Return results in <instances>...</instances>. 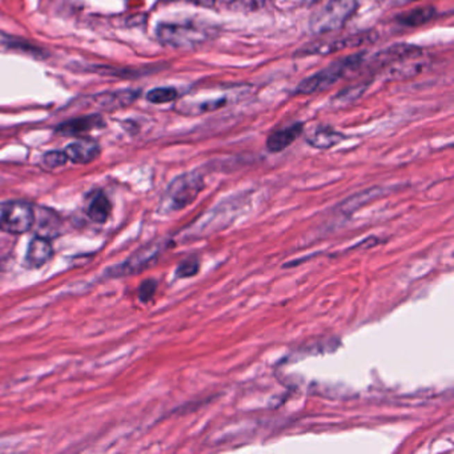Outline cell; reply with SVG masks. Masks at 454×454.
Segmentation results:
<instances>
[{
    "label": "cell",
    "instance_id": "1",
    "mask_svg": "<svg viewBox=\"0 0 454 454\" xmlns=\"http://www.w3.org/2000/svg\"><path fill=\"white\" fill-rule=\"evenodd\" d=\"M362 60H364V52L333 62L326 68H323L319 72L310 75L307 79L300 81V84L294 91V95H314L323 92L341 81L349 71L361 65Z\"/></svg>",
    "mask_w": 454,
    "mask_h": 454
},
{
    "label": "cell",
    "instance_id": "2",
    "mask_svg": "<svg viewBox=\"0 0 454 454\" xmlns=\"http://www.w3.org/2000/svg\"><path fill=\"white\" fill-rule=\"evenodd\" d=\"M211 33V30L194 22L162 23L156 28L158 39L162 44L174 49H191L199 46L207 42Z\"/></svg>",
    "mask_w": 454,
    "mask_h": 454
},
{
    "label": "cell",
    "instance_id": "3",
    "mask_svg": "<svg viewBox=\"0 0 454 454\" xmlns=\"http://www.w3.org/2000/svg\"><path fill=\"white\" fill-rule=\"evenodd\" d=\"M204 178L199 171L183 174L167 188L162 200L165 211H180L192 204L204 190Z\"/></svg>",
    "mask_w": 454,
    "mask_h": 454
},
{
    "label": "cell",
    "instance_id": "4",
    "mask_svg": "<svg viewBox=\"0 0 454 454\" xmlns=\"http://www.w3.org/2000/svg\"><path fill=\"white\" fill-rule=\"evenodd\" d=\"M357 8L358 0H329L324 8L310 19V31L319 35L337 33L355 15Z\"/></svg>",
    "mask_w": 454,
    "mask_h": 454
},
{
    "label": "cell",
    "instance_id": "5",
    "mask_svg": "<svg viewBox=\"0 0 454 454\" xmlns=\"http://www.w3.org/2000/svg\"><path fill=\"white\" fill-rule=\"evenodd\" d=\"M242 90L239 87H220L217 90H207L199 92L180 104V112L190 116L208 114L227 107L233 99L240 96Z\"/></svg>",
    "mask_w": 454,
    "mask_h": 454
},
{
    "label": "cell",
    "instance_id": "6",
    "mask_svg": "<svg viewBox=\"0 0 454 454\" xmlns=\"http://www.w3.org/2000/svg\"><path fill=\"white\" fill-rule=\"evenodd\" d=\"M33 220H35V211L31 204L20 200H10V201L0 203L1 230L11 235H22L33 228Z\"/></svg>",
    "mask_w": 454,
    "mask_h": 454
},
{
    "label": "cell",
    "instance_id": "7",
    "mask_svg": "<svg viewBox=\"0 0 454 454\" xmlns=\"http://www.w3.org/2000/svg\"><path fill=\"white\" fill-rule=\"evenodd\" d=\"M373 33H351L348 36H339L328 40H320L314 43H309L308 46L297 51V55L310 56V55H328L337 51L346 49H355L362 44H368L373 42Z\"/></svg>",
    "mask_w": 454,
    "mask_h": 454
},
{
    "label": "cell",
    "instance_id": "8",
    "mask_svg": "<svg viewBox=\"0 0 454 454\" xmlns=\"http://www.w3.org/2000/svg\"><path fill=\"white\" fill-rule=\"evenodd\" d=\"M421 53L422 49L420 47L409 46V44H394L389 49L376 53V56L372 60V65L376 68H387V67L400 63V62L403 63L406 60L414 59V58L420 56Z\"/></svg>",
    "mask_w": 454,
    "mask_h": 454
},
{
    "label": "cell",
    "instance_id": "9",
    "mask_svg": "<svg viewBox=\"0 0 454 454\" xmlns=\"http://www.w3.org/2000/svg\"><path fill=\"white\" fill-rule=\"evenodd\" d=\"M33 227L36 229V236L51 240L60 235L62 221L55 212L47 208H39L37 211H35Z\"/></svg>",
    "mask_w": 454,
    "mask_h": 454
},
{
    "label": "cell",
    "instance_id": "10",
    "mask_svg": "<svg viewBox=\"0 0 454 454\" xmlns=\"http://www.w3.org/2000/svg\"><path fill=\"white\" fill-rule=\"evenodd\" d=\"M303 131H304L303 123H294L292 126L272 132L267 139L268 151L272 153H278L284 151L285 148L294 143V140L303 133Z\"/></svg>",
    "mask_w": 454,
    "mask_h": 454
},
{
    "label": "cell",
    "instance_id": "11",
    "mask_svg": "<svg viewBox=\"0 0 454 454\" xmlns=\"http://www.w3.org/2000/svg\"><path fill=\"white\" fill-rule=\"evenodd\" d=\"M65 155L68 160L76 164H88L98 159L100 155V146L94 140H79L65 148Z\"/></svg>",
    "mask_w": 454,
    "mask_h": 454
},
{
    "label": "cell",
    "instance_id": "12",
    "mask_svg": "<svg viewBox=\"0 0 454 454\" xmlns=\"http://www.w3.org/2000/svg\"><path fill=\"white\" fill-rule=\"evenodd\" d=\"M103 126H104V121L99 115H90V116L78 117V119H72L69 121L62 123L60 126H58L56 132H59L62 135H67V136H75V135H81V133L95 130V128H100Z\"/></svg>",
    "mask_w": 454,
    "mask_h": 454
},
{
    "label": "cell",
    "instance_id": "13",
    "mask_svg": "<svg viewBox=\"0 0 454 454\" xmlns=\"http://www.w3.org/2000/svg\"><path fill=\"white\" fill-rule=\"evenodd\" d=\"M52 256H53V249L49 239L35 236L28 245L26 261L28 262L30 267L39 268L46 262H49V260L52 259Z\"/></svg>",
    "mask_w": 454,
    "mask_h": 454
},
{
    "label": "cell",
    "instance_id": "14",
    "mask_svg": "<svg viewBox=\"0 0 454 454\" xmlns=\"http://www.w3.org/2000/svg\"><path fill=\"white\" fill-rule=\"evenodd\" d=\"M305 139L309 146H314L317 149H328L339 144L345 139V136L330 127L321 126L309 131Z\"/></svg>",
    "mask_w": 454,
    "mask_h": 454
},
{
    "label": "cell",
    "instance_id": "15",
    "mask_svg": "<svg viewBox=\"0 0 454 454\" xmlns=\"http://www.w3.org/2000/svg\"><path fill=\"white\" fill-rule=\"evenodd\" d=\"M111 210L112 205L108 197L99 191L94 197H91L87 207V215L95 223H106L111 215Z\"/></svg>",
    "mask_w": 454,
    "mask_h": 454
},
{
    "label": "cell",
    "instance_id": "16",
    "mask_svg": "<svg viewBox=\"0 0 454 454\" xmlns=\"http://www.w3.org/2000/svg\"><path fill=\"white\" fill-rule=\"evenodd\" d=\"M158 253H159V246L158 245H148L146 248L137 251V253H135L124 264L126 272L127 274H130V272L135 274V272H139V271L144 269L146 267L151 264L152 260H155V258L158 256Z\"/></svg>",
    "mask_w": 454,
    "mask_h": 454
},
{
    "label": "cell",
    "instance_id": "17",
    "mask_svg": "<svg viewBox=\"0 0 454 454\" xmlns=\"http://www.w3.org/2000/svg\"><path fill=\"white\" fill-rule=\"evenodd\" d=\"M139 96V91H120L115 94H104L96 96V101L104 108H119L132 104Z\"/></svg>",
    "mask_w": 454,
    "mask_h": 454
},
{
    "label": "cell",
    "instance_id": "18",
    "mask_svg": "<svg viewBox=\"0 0 454 454\" xmlns=\"http://www.w3.org/2000/svg\"><path fill=\"white\" fill-rule=\"evenodd\" d=\"M435 14H436V10L433 7H420V8L407 11L405 14H401L400 17H397V20L403 26L416 27V26H421V24L428 23L429 20H432Z\"/></svg>",
    "mask_w": 454,
    "mask_h": 454
},
{
    "label": "cell",
    "instance_id": "19",
    "mask_svg": "<svg viewBox=\"0 0 454 454\" xmlns=\"http://www.w3.org/2000/svg\"><path fill=\"white\" fill-rule=\"evenodd\" d=\"M178 98V91L171 87H162V88H155L146 94L148 101L153 104H165L169 101H174Z\"/></svg>",
    "mask_w": 454,
    "mask_h": 454
},
{
    "label": "cell",
    "instance_id": "20",
    "mask_svg": "<svg viewBox=\"0 0 454 454\" xmlns=\"http://www.w3.org/2000/svg\"><path fill=\"white\" fill-rule=\"evenodd\" d=\"M216 1V0H215ZM235 11H255L261 7L264 0H220Z\"/></svg>",
    "mask_w": 454,
    "mask_h": 454
},
{
    "label": "cell",
    "instance_id": "21",
    "mask_svg": "<svg viewBox=\"0 0 454 454\" xmlns=\"http://www.w3.org/2000/svg\"><path fill=\"white\" fill-rule=\"evenodd\" d=\"M0 47H7V49H23V51H31L35 53V49H33L28 43H26L24 40H20L17 37L8 36L6 33H0Z\"/></svg>",
    "mask_w": 454,
    "mask_h": 454
},
{
    "label": "cell",
    "instance_id": "22",
    "mask_svg": "<svg viewBox=\"0 0 454 454\" xmlns=\"http://www.w3.org/2000/svg\"><path fill=\"white\" fill-rule=\"evenodd\" d=\"M200 269V264H199V260L197 259H188L185 261H183L180 265H178V269H176V275L180 278H187V277H192L197 275Z\"/></svg>",
    "mask_w": 454,
    "mask_h": 454
},
{
    "label": "cell",
    "instance_id": "23",
    "mask_svg": "<svg viewBox=\"0 0 454 454\" xmlns=\"http://www.w3.org/2000/svg\"><path fill=\"white\" fill-rule=\"evenodd\" d=\"M68 162V158L65 151H51L47 152L43 158V162L49 168H59Z\"/></svg>",
    "mask_w": 454,
    "mask_h": 454
},
{
    "label": "cell",
    "instance_id": "24",
    "mask_svg": "<svg viewBox=\"0 0 454 454\" xmlns=\"http://www.w3.org/2000/svg\"><path fill=\"white\" fill-rule=\"evenodd\" d=\"M156 288H158V283L152 278H148V280H144L142 283V285L139 287V299L142 303H148L153 294L156 292Z\"/></svg>",
    "mask_w": 454,
    "mask_h": 454
},
{
    "label": "cell",
    "instance_id": "25",
    "mask_svg": "<svg viewBox=\"0 0 454 454\" xmlns=\"http://www.w3.org/2000/svg\"><path fill=\"white\" fill-rule=\"evenodd\" d=\"M304 1H307L308 4H312V3H313V1H316V0H304Z\"/></svg>",
    "mask_w": 454,
    "mask_h": 454
}]
</instances>
